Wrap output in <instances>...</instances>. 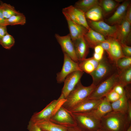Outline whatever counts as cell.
I'll return each mask as SVG.
<instances>
[{
  "label": "cell",
  "instance_id": "f6af8a7d",
  "mask_svg": "<svg viewBox=\"0 0 131 131\" xmlns=\"http://www.w3.org/2000/svg\"></svg>",
  "mask_w": 131,
  "mask_h": 131
},
{
  "label": "cell",
  "instance_id": "d6a6232c",
  "mask_svg": "<svg viewBox=\"0 0 131 131\" xmlns=\"http://www.w3.org/2000/svg\"><path fill=\"white\" fill-rule=\"evenodd\" d=\"M121 44L123 54L125 57H131V47L126 45Z\"/></svg>",
  "mask_w": 131,
  "mask_h": 131
},
{
  "label": "cell",
  "instance_id": "4dcf8cb0",
  "mask_svg": "<svg viewBox=\"0 0 131 131\" xmlns=\"http://www.w3.org/2000/svg\"><path fill=\"white\" fill-rule=\"evenodd\" d=\"M15 40L13 37L8 33L0 40V44L4 48L10 49L13 46Z\"/></svg>",
  "mask_w": 131,
  "mask_h": 131
},
{
  "label": "cell",
  "instance_id": "60d3db41",
  "mask_svg": "<svg viewBox=\"0 0 131 131\" xmlns=\"http://www.w3.org/2000/svg\"><path fill=\"white\" fill-rule=\"evenodd\" d=\"M67 131H85L77 125L68 128Z\"/></svg>",
  "mask_w": 131,
  "mask_h": 131
},
{
  "label": "cell",
  "instance_id": "6da1fadb",
  "mask_svg": "<svg viewBox=\"0 0 131 131\" xmlns=\"http://www.w3.org/2000/svg\"><path fill=\"white\" fill-rule=\"evenodd\" d=\"M101 128L107 131H126L130 126L127 113L113 111L100 120Z\"/></svg>",
  "mask_w": 131,
  "mask_h": 131
},
{
  "label": "cell",
  "instance_id": "2e32d148",
  "mask_svg": "<svg viewBox=\"0 0 131 131\" xmlns=\"http://www.w3.org/2000/svg\"><path fill=\"white\" fill-rule=\"evenodd\" d=\"M110 39L111 47L107 53L109 60L115 66L118 59L125 56L123 52L121 43L115 38Z\"/></svg>",
  "mask_w": 131,
  "mask_h": 131
},
{
  "label": "cell",
  "instance_id": "1f68e13d",
  "mask_svg": "<svg viewBox=\"0 0 131 131\" xmlns=\"http://www.w3.org/2000/svg\"><path fill=\"white\" fill-rule=\"evenodd\" d=\"M121 96L112 90L107 93L105 97L111 103L118 100Z\"/></svg>",
  "mask_w": 131,
  "mask_h": 131
},
{
  "label": "cell",
  "instance_id": "9a60e30c",
  "mask_svg": "<svg viewBox=\"0 0 131 131\" xmlns=\"http://www.w3.org/2000/svg\"><path fill=\"white\" fill-rule=\"evenodd\" d=\"M64 16L68 24L69 34L72 41L84 37L88 30L82 26L72 21L66 16Z\"/></svg>",
  "mask_w": 131,
  "mask_h": 131
},
{
  "label": "cell",
  "instance_id": "52a82bcc",
  "mask_svg": "<svg viewBox=\"0 0 131 131\" xmlns=\"http://www.w3.org/2000/svg\"><path fill=\"white\" fill-rule=\"evenodd\" d=\"M49 120L67 128L77 125L71 113L62 106Z\"/></svg>",
  "mask_w": 131,
  "mask_h": 131
},
{
  "label": "cell",
  "instance_id": "7402d4cb",
  "mask_svg": "<svg viewBox=\"0 0 131 131\" xmlns=\"http://www.w3.org/2000/svg\"><path fill=\"white\" fill-rule=\"evenodd\" d=\"M34 123L43 131H67L68 128L56 124L49 120Z\"/></svg>",
  "mask_w": 131,
  "mask_h": 131
},
{
  "label": "cell",
  "instance_id": "3957f363",
  "mask_svg": "<svg viewBox=\"0 0 131 131\" xmlns=\"http://www.w3.org/2000/svg\"><path fill=\"white\" fill-rule=\"evenodd\" d=\"M119 83V75L117 71L114 72L96 86L87 98L95 100L101 99Z\"/></svg>",
  "mask_w": 131,
  "mask_h": 131
},
{
  "label": "cell",
  "instance_id": "8d00e7d4",
  "mask_svg": "<svg viewBox=\"0 0 131 131\" xmlns=\"http://www.w3.org/2000/svg\"><path fill=\"white\" fill-rule=\"evenodd\" d=\"M127 119L128 122L130 124L131 123V101L129 100L128 101V107L127 112Z\"/></svg>",
  "mask_w": 131,
  "mask_h": 131
},
{
  "label": "cell",
  "instance_id": "8fae6325",
  "mask_svg": "<svg viewBox=\"0 0 131 131\" xmlns=\"http://www.w3.org/2000/svg\"><path fill=\"white\" fill-rule=\"evenodd\" d=\"M84 72L80 71L74 72L69 74L65 79L63 82L61 95L66 99L69 93L74 89L80 81Z\"/></svg>",
  "mask_w": 131,
  "mask_h": 131
},
{
  "label": "cell",
  "instance_id": "b9f144b4",
  "mask_svg": "<svg viewBox=\"0 0 131 131\" xmlns=\"http://www.w3.org/2000/svg\"><path fill=\"white\" fill-rule=\"evenodd\" d=\"M5 19L3 16L1 8L0 5V25H4Z\"/></svg>",
  "mask_w": 131,
  "mask_h": 131
},
{
  "label": "cell",
  "instance_id": "836d02e7",
  "mask_svg": "<svg viewBox=\"0 0 131 131\" xmlns=\"http://www.w3.org/2000/svg\"><path fill=\"white\" fill-rule=\"evenodd\" d=\"M112 90L121 96L125 93L124 87L119 83L114 87Z\"/></svg>",
  "mask_w": 131,
  "mask_h": 131
},
{
  "label": "cell",
  "instance_id": "83f0119b",
  "mask_svg": "<svg viewBox=\"0 0 131 131\" xmlns=\"http://www.w3.org/2000/svg\"><path fill=\"white\" fill-rule=\"evenodd\" d=\"M26 17L23 14L13 16L5 19L4 25L7 26L8 25H23L26 23Z\"/></svg>",
  "mask_w": 131,
  "mask_h": 131
},
{
  "label": "cell",
  "instance_id": "30bf717a",
  "mask_svg": "<svg viewBox=\"0 0 131 131\" xmlns=\"http://www.w3.org/2000/svg\"><path fill=\"white\" fill-rule=\"evenodd\" d=\"M55 37L60 46L63 53H65L75 62L78 63L73 42L69 34L65 36H61L56 33Z\"/></svg>",
  "mask_w": 131,
  "mask_h": 131
},
{
  "label": "cell",
  "instance_id": "7a4b0ae2",
  "mask_svg": "<svg viewBox=\"0 0 131 131\" xmlns=\"http://www.w3.org/2000/svg\"><path fill=\"white\" fill-rule=\"evenodd\" d=\"M96 86L92 83L89 86H85L80 81L68 94L62 107L69 111L87 98Z\"/></svg>",
  "mask_w": 131,
  "mask_h": 131
},
{
  "label": "cell",
  "instance_id": "277c9868",
  "mask_svg": "<svg viewBox=\"0 0 131 131\" xmlns=\"http://www.w3.org/2000/svg\"><path fill=\"white\" fill-rule=\"evenodd\" d=\"M66 100L61 95L57 99L53 100L41 111L34 113L30 119L33 122L49 120L62 106Z\"/></svg>",
  "mask_w": 131,
  "mask_h": 131
},
{
  "label": "cell",
  "instance_id": "603a6c76",
  "mask_svg": "<svg viewBox=\"0 0 131 131\" xmlns=\"http://www.w3.org/2000/svg\"><path fill=\"white\" fill-rule=\"evenodd\" d=\"M129 100L125 92L119 99L111 103L112 111L127 113Z\"/></svg>",
  "mask_w": 131,
  "mask_h": 131
},
{
  "label": "cell",
  "instance_id": "4fadbf2b",
  "mask_svg": "<svg viewBox=\"0 0 131 131\" xmlns=\"http://www.w3.org/2000/svg\"><path fill=\"white\" fill-rule=\"evenodd\" d=\"M116 25L115 39L121 43L128 45L131 42V24L124 19L120 24Z\"/></svg>",
  "mask_w": 131,
  "mask_h": 131
},
{
  "label": "cell",
  "instance_id": "44dd1931",
  "mask_svg": "<svg viewBox=\"0 0 131 131\" xmlns=\"http://www.w3.org/2000/svg\"><path fill=\"white\" fill-rule=\"evenodd\" d=\"M99 62L92 57L86 58L79 62L78 64L80 69L82 71L90 74L96 69Z\"/></svg>",
  "mask_w": 131,
  "mask_h": 131
},
{
  "label": "cell",
  "instance_id": "ffe728a7",
  "mask_svg": "<svg viewBox=\"0 0 131 131\" xmlns=\"http://www.w3.org/2000/svg\"><path fill=\"white\" fill-rule=\"evenodd\" d=\"M84 37L89 47L92 48H94L106 40L104 36L91 28L88 30Z\"/></svg>",
  "mask_w": 131,
  "mask_h": 131
},
{
  "label": "cell",
  "instance_id": "ab89813d",
  "mask_svg": "<svg viewBox=\"0 0 131 131\" xmlns=\"http://www.w3.org/2000/svg\"><path fill=\"white\" fill-rule=\"evenodd\" d=\"M94 53L104 56V50L99 45L96 46L94 48Z\"/></svg>",
  "mask_w": 131,
  "mask_h": 131
},
{
  "label": "cell",
  "instance_id": "8992f818",
  "mask_svg": "<svg viewBox=\"0 0 131 131\" xmlns=\"http://www.w3.org/2000/svg\"><path fill=\"white\" fill-rule=\"evenodd\" d=\"M112 64L110 61L104 57L96 69L90 74L92 79V83L97 86L114 72L113 71L115 66Z\"/></svg>",
  "mask_w": 131,
  "mask_h": 131
},
{
  "label": "cell",
  "instance_id": "ee69618b",
  "mask_svg": "<svg viewBox=\"0 0 131 131\" xmlns=\"http://www.w3.org/2000/svg\"><path fill=\"white\" fill-rule=\"evenodd\" d=\"M126 131H131V125L130 126Z\"/></svg>",
  "mask_w": 131,
  "mask_h": 131
},
{
  "label": "cell",
  "instance_id": "e0dca14e",
  "mask_svg": "<svg viewBox=\"0 0 131 131\" xmlns=\"http://www.w3.org/2000/svg\"><path fill=\"white\" fill-rule=\"evenodd\" d=\"M131 1H124L117 8L113 14L107 20V22L111 24H118L124 19L127 9L131 4Z\"/></svg>",
  "mask_w": 131,
  "mask_h": 131
},
{
  "label": "cell",
  "instance_id": "f546056e",
  "mask_svg": "<svg viewBox=\"0 0 131 131\" xmlns=\"http://www.w3.org/2000/svg\"><path fill=\"white\" fill-rule=\"evenodd\" d=\"M117 5L116 1L113 0H102L99 1V5L102 10L106 13L112 11Z\"/></svg>",
  "mask_w": 131,
  "mask_h": 131
},
{
  "label": "cell",
  "instance_id": "f35d334b",
  "mask_svg": "<svg viewBox=\"0 0 131 131\" xmlns=\"http://www.w3.org/2000/svg\"><path fill=\"white\" fill-rule=\"evenodd\" d=\"M7 33V26L0 25V40Z\"/></svg>",
  "mask_w": 131,
  "mask_h": 131
},
{
  "label": "cell",
  "instance_id": "ba28073f",
  "mask_svg": "<svg viewBox=\"0 0 131 131\" xmlns=\"http://www.w3.org/2000/svg\"><path fill=\"white\" fill-rule=\"evenodd\" d=\"M63 54L64 62L61 71L57 74L56 80L58 83L63 82L66 76L72 73L82 71L78 63L74 61L66 53Z\"/></svg>",
  "mask_w": 131,
  "mask_h": 131
},
{
  "label": "cell",
  "instance_id": "9c48e42d",
  "mask_svg": "<svg viewBox=\"0 0 131 131\" xmlns=\"http://www.w3.org/2000/svg\"><path fill=\"white\" fill-rule=\"evenodd\" d=\"M64 16H66L75 22L81 25L88 30L90 28L89 26L85 13L74 6L70 5L63 8L62 10Z\"/></svg>",
  "mask_w": 131,
  "mask_h": 131
},
{
  "label": "cell",
  "instance_id": "5bb4252c",
  "mask_svg": "<svg viewBox=\"0 0 131 131\" xmlns=\"http://www.w3.org/2000/svg\"><path fill=\"white\" fill-rule=\"evenodd\" d=\"M102 98L98 100L86 98L69 111L71 113L90 112L95 110L101 102Z\"/></svg>",
  "mask_w": 131,
  "mask_h": 131
},
{
  "label": "cell",
  "instance_id": "cb8c5ba5",
  "mask_svg": "<svg viewBox=\"0 0 131 131\" xmlns=\"http://www.w3.org/2000/svg\"><path fill=\"white\" fill-rule=\"evenodd\" d=\"M98 5H99V1L98 0H81L75 2L74 6L85 13Z\"/></svg>",
  "mask_w": 131,
  "mask_h": 131
},
{
  "label": "cell",
  "instance_id": "7bdbcfd3",
  "mask_svg": "<svg viewBox=\"0 0 131 131\" xmlns=\"http://www.w3.org/2000/svg\"><path fill=\"white\" fill-rule=\"evenodd\" d=\"M97 131H107L101 128H100Z\"/></svg>",
  "mask_w": 131,
  "mask_h": 131
},
{
  "label": "cell",
  "instance_id": "5b68a950",
  "mask_svg": "<svg viewBox=\"0 0 131 131\" xmlns=\"http://www.w3.org/2000/svg\"><path fill=\"white\" fill-rule=\"evenodd\" d=\"M71 113L77 125L85 131H97L101 128L100 120L95 118L89 112Z\"/></svg>",
  "mask_w": 131,
  "mask_h": 131
},
{
  "label": "cell",
  "instance_id": "74e56055",
  "mask_svg": "<svg viewBox=\"0 0 131 131\" xmlns=\"http://www.w3.org/2000/svg\"><path fill=\"white\" fill-rule=\"evenodd\" d=\"M124 19L131 24V6L130 4L127 10Z\"/></svg>",
  "mask_w": 131,
  "mask_h": 131
},
{
  "label": "cell",
  "instance_id": "d6986e66",
  "mask_svg": "<svg viewBox=\"0 0 131 131\" xmlns=\"http://www.w3.org/2000/svg\"><path fill=\"white\" fill-rule=\"evenodd\" d=\"M112 111L111 103L104 97L95 110L89 112L95 118L100 120L102 117Z\"/></svg>",
  "mask_w": 131,
  "mask_h": 131
},
{
  "label": "cell",
  "instance_id": "e575fe53",
  "mask_svg": "<svg viewBox=\"0 0 131 131\" xmlns=\"http://www.w3.org/2000/svg\"><path fill=\"white\" fill-rule=\"evenodd\" d=\"M107 53L109 51L111 46V41L110 38H107L104 41L100 44Z\"/></svg>",
  "mask_w": 131,
  "mask_h": 131
},
{
  "label": "cell",
  "instance_id": "7c38bea8",
  "mask_svg": "<svg viewBox=\"0 0 131 131\" xmlns=\"http://www.w3.org/2000/svg\"><path fill=\"white\" fill-rule=\"evenodd\" d=\"M88 24L92 29L105 37L115 39L117 31L116 25L111 26L101 20L97 21L90 20Z\"/></svg>",
  "mask_w": 131,
  "mask_h": 131
},
{
  "label": "cell",
  "instance_id": "484cf974",
  "mask_svg": "<svg viewBox=\"0 0 131 131\" xmlns=\"http://www.w3.org/2000/svg\"><path fill=\"white\" fill-rule=\"evenodd\" d=\"M0 5L3 16L5 19H8L13 16L23 14L17 10L14 6L9 4L1 2Z\"/></svg>",
  "mask_w": 131,
  "mask_h": 131
},
{
  "label": "cell",
  "instance_id": "4316f807",
  "mask_svg": "<svg viewBox=\"0 0 131 131\" xmlns=\"http://www.w3.org/2000/svg\"><path fill=\"white\" fill-rule=\"evenodd\" d=\"M118 72L119 83L124 87L131 84V67Z\"/></svg>",
  "mask_w": 131,
  "mask_h": 131
},
{
  "label": "cell",
  "instance_id": "d590c367",
  "mask_svg": "<svg viewBox=\"0 0 131 131\" xmlns=\"http://www.w3.org/2000/svg\"><path fill=\"white\" fill-rule=\"evenodd\" d=\"M27 129L28 131H42L38 126L30 120L29 122Z\"/></svg>",
  "mask_w": 131,
  "mask_h": 131
},
{
  "label": "cell",
  "instance_id": "ac0fdd59",
  "mask_svg": "<svg viewBox=\"0 0 131 131\" xmlns=\"http://www.w3.org/2000/svg\"><path fill=\"white\" fill-rule=\"evenodd\" d=\"M72 41L79 62L86 58L90 47L84 37Z\"/></svg>",
  "mask_w": 131,
  "mask_h": 131
},
{
  "label": "cell",
  "instance_id": "d4e9b609",
  "mask_svg": "<svg viewBox=\"0 0 131 131\" xmlns=\"http://www.w3.org/2000/svg\"><path fill=\"white\" fill-rule=\"evenodd\" d=\"M85 17L94 21H100L103 17V10L99 5L96 6L85 13Z\"/></svg>",
  "mask_w": 131,
  "mask_h": 131
},
{
  "label": "cell",
  "instance_id": "f1b7e54d",
  "mask_svg": "<svg viewBox=\"0 0 131 131\" xmlns=\"http://www.w3.org/2000/svg\"><path fill=\"white\" fill-rule=\"evenodd\" d=\"M118 72L131 67V57H125L118 59L115 65Z\"/></svg>",
  "mask_w": 131,
  "mask_h": 131
}]
</instances>
